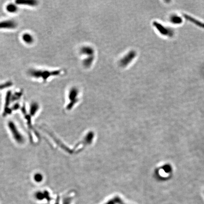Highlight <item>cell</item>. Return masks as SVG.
Returning <instances> with one entry per match:
<instances>
[{"label": "cell", "instance_id": "ba28073f", "mask_svg": "<svg viewBox=\"0 0 204 204\" xmlns=\"http://www.w3.org/2000/svg\"><path fill=\"white\" fill-rule=\"evenodd\" d=\"M6 10L7 11V12L13 13L17 12L18 8L16 5H15L13 3H9L6 6Z\"/></svg>", "mask_w": 204, "mask_h": 204}, {"label": "cell", "instance_id": "8992f818", "mask_svg": "<svg viewBox=\"0 0 204 204\" xmlns=\"http://www.w3.org/2000/svg\"><path fill=\"white\" fill-rule=\"evenodd\" d=\"M16 5H27L29 6H36L38 5V2L34 0H18L15 2Z\"/></svg>", "mask_w": 204, "mask_h": 204}, {"label": "cell", "instance_id": "9c48e42d", "mask_svg": "<svg viewBox=\"0 0 204 204\" xmlns=\"http://www.w3.org/2000/svg\"><path fill=\"white\" fill-rule=\"evenodd\" d=\"M170 21L173 24H178L182 23V18L176 15H173L169 17Z\"/></svg>", "mask_w": 204, "mask_h": 204}, {"label": "cell", "instance_id": "9a60e30c", "mask_svg": "<svg viewBox=\"0 0 204 204\" xmlns=\"http://www.w3.org/2000/svg\"><path fill=\"white\" fill-rule=\"evenodd\" d=\"M34 178L36 182L40 183L43 179V176L40 173H36L34 176Z\"/></svg>", "mask_w": 204, "mask_h": 204}, {"label": "cell", "instance_id": "7c38bea8", "mask_svg": "<svg viewBox=\"0 0 204 204\" xmlns=\"http://www.w3.org/2000/svg\"><path fill=\"white\" fill-rule=\"evenodd\" d=\"M12 85L13 84H12V82L11 81H7L5 83L0 84V90H2V89H5L8 87H10L11 86H12Z\"/></svg>", "mask_w": 204, "mask_h": 204}, {"label": "cell", "instance_id": "4fadbf2b", "mask_svg": "<svg viewBox=\"0 0 204 204\" xmlns=\"http://www.w3.org/2000/svg\"><path fill=\"white\" fill-rule=\"evenodd\" d=\"M22 93L21 92L15 93L14 95L12 96L11 101H15V100L19 99V98L21 97V96H22Z\"/></svg>", "mask_w": 204, "mask_h": 204}, {"label": "cell", "instance_id": "8fae6325", "mask_svg": "<svg viewBox=\"0 0 204 204\" xmlns=\"http://www.w3.org/2000/svg\"><path fill=\"white\" fill-rule=\"evenodd\" d=\"M93 49L90 47H84L81 49V53L83 54L88 55L90 56H92L94 54Z\"/></svg>", "mask_w": 204, "mask_h": 204}, {"label": "cell", "instance_id": "277c9868", "mask_svg": "<svg viewBox=\"0 0 204 204\" xmlns=\"http://www.w3.org/2000/svg\"><path fill=\"white\" fill-rule=\"evenodd\" d=\"M17 23L14 20H6L0 22V29H14L17 28Z\"/></svg>", "mask_w": 204, "mask_h": 204}, {"label": "cell", "instance_id": "30bf717a", "mask_svg": "<svg viewBox=\"0 0 204 204\" xmlns=\"http://www.w3.org/2000/svg\"><path fill=\"white\" fill-rule=\"evenodd\" d=\"M39 105L36 102H33L31 104L30 107V114L32 115H34L36 112L38 110Z\"/></svg>", "mask_w": 204, "mask_h": 204}, {"label": "cell", "instance_id": "7a4b0ae2", "mask_svg": "<svg viewBox=\"0 0 204 204\" xmlns=\"http://www.w3.org/2000/svg\"><path fill=\"white\" fill-rule=\"evenodd\" d=\"M8 127L15 140L18 143L21 144L23 143L24 141V138L18 131V129L15 124L12 121H9L8 123Z\"/></svg>", "mask_w": 204, "mask_h": 204}, {"label": "cell", "instance_id": "5b68a950", "mask_svg": "<svg viewBox=\"0 0 204 204\" xmlns=\"http://www.w3.org/2000/svg\"><path fill=\"white\" fill-rule=\"evenodd\" d=\"M136 55V54L134 51H131V52H129V53L126 54L121 60L120 61V65L123 67L128 65V64H130L132 60L134 59Z\"/></svg>", "mask_w": 204, "mask_h": 204}, {"label": "cell", "instance_id": "6da1fadb", "mask_svg": "<svg viewBox=\"0 0 204 204\" xmlns=\"http://www.w3.org/2000/svg\"><path fill=\"white\" fill-rule=\"evenodd\" d=\"M61 72V71L60 70H55L51 71L48 70L30 69L28 73L31 77L36 78H42L44 81H46L51 77L59 75Z\"/></svg>", "mask_w": 204, "mask_h": 204}, {"label": "cell", "instance_id": "52a82bcc", "mask_svg": "<svg viewBox=\"0 0 204 204\" xmlns=\"http://www.w3.org/2000/svg\"><path fill=\"white\" fill-rule=\"evenodd\" d=\"M22 39L24 41V43L28 44H32L34 42L33 37L31 34L28 33H26L22 35Z\"/></svg>", "mask_w": 204, "mask_h": 204}, {"label": "cell", "instance_id": "3957f363", "mask_svg": "<svg viewBox=\"0 0 204 204\" xmlns=\"http://www.w3.org/2000/svg\"><path fill=\"white\" fill-rule=\"evenodd\" d=\"M153 26L156 28L158 32L163 36L171 37L173 35V32L171 31V29L160 24V23L154 21L153 22Z\"/></svg>", "mask_w": 204, "mask_h": 204}, {"label": "cell", "instance_id": "5bb4252c", "mask_svg": "<svg viewBox=\"0 0 204 204\" xmlns=\"http://www.w3.org/2000/svg\"><path fill=\"white\" fill-rule=\"evenodd\" d=\"M35 197L37 199L39 200H42L45 198V196H44V193H43L42 192H37L35 194Z\"/></svg>", "mask_w": 204, "mask_h": 204}]
</instances>
